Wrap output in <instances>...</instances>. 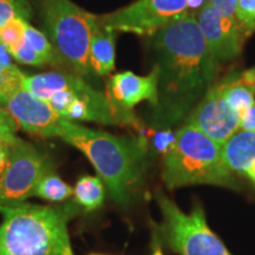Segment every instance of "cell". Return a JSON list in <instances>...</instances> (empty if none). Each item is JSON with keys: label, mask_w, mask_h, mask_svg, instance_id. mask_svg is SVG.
<instances>
[{"label": "cell", "mask_w": 255, "mask_h": 255, "mask_svg": "<svg viewBox=\"0 0 255 255\" xmlns=\"http://www.w3.org/2000/svg\"><path fill=\"white\" fill-rule=\"evenodd\" d=\"M151 46L158 72V103L177 117L214 85L220 63L201 33L195 13L190 12L156 32Z\"/></svg>", "instance_id": "obj_1"}, {"label": "cell", "mask_w": 255, "mask_h": 255, "mask_svg": "<svg viewBox=\"0 0 255 255\" xmlns=\"http://www.w3.org/2000/svg\"><path fill=\"white\" fill-rule=\"evenodd\" d=\"M60 138L79 149L107 184L111 199L127 205L144 170L146 143L139 137L115 136L64 120Z\"/></svg>", "instance_id": "obj_2"}, {"label": "cell", "mask_w": 255, "mask_h": 255, "mask_svg": "<svg viewBox=\"0 0 255 255\" xmlns=\"http://www.w3.org/2000/svg\"><path fill=\"white\" fill-rule=\"evenodd\" d=\"M0 255H75L68 232L75 206L23 202L0 207Z\"/></svg>", "instance_id": "obj_3"}, {"label": "cell", "mask_w": 255, "mask_h": 255, "mask_svg": "<svg viewBox=\"0 0 255 255\" xmlns=\"http://www.w3.org/2000/svg\"><path fill=\"white\" fill-rule=\"evenodd\" d=\"M23 88L47 102L65 120L109 126L137 123L132 114L120 111L108 95L91 87L78 75L60 72L25 75Z\"/></svg>", "instance_id": "obj_4"}, {"label": "cell", "mask_w": 255, "mask_h": 255, "mask_svg": "<svg viewBox=\"0 0 255 255\" xmlns=\"http://www.w3.org/2000/svg\"><path fill=\"white\" fill-rule=\"evenodd\" d=\"M162 177L169 189L194 184L235 187L221 145L190 123L178 130L165 154Z\"/></svg>", "instance_id": "obj_5"}, {"label": "cell", "mask_w": 255, "mask_h": 255, "mask_svg": "<svg viewBox=\"0 0 255 255\" xmlns=\"http://www.w3.org/2000/svg\"><path fill=\"white\" fill-rule=\"evenodd\" d=\"M41 18L57 53L81 77H91L89 50L97 15L71 0H39Z\"/></svg>", "instance_id": "obj_6"}, {"label": "cell", "mask_w": 255, "mask_h": 255, "mask_svg": "<svg viewBox=\"0 0 255 255\" xmlns=\"http://www.w3.org/2000/svg\"><path fill=\"white\" fill-rule=\"evenodd\" d=\"M156 200L163 214L165 237L175 252L181 255H232L210 231L200 206L186 214L162 193H157Z\"/></svg>", "instance_id": "obj_7"}, {"label": "cell", "mask_w": 255, "mask_h": 255, "mask_svg": "<svg viewBox=\"0 0 255 255\" xmlns=\"http://www.w3.org/2000/svg\"><path fill=\"white\" fill-rule=\"evenodd\" d=\"M188 13V0H136L97 17L101 26L114 31L152 37L156 32Z\"/></svg>", "instance_id": "obj_8"}, {"label": "cell", "mask_w": 255, "mask_h": 255, "mask_svg": "<svg viewBox=\"0 0 255 255\" xmlns=\"http://www.w3.org/2000/svg\"><path fill=\"white\" fill-rule=\"evenodd\" d=\"M47 173V161L32 144L20 139L9 146V159L0 176V207L25 202L34 195L37 183Z\"/></svg>", "instance_id": "obj_9"}, {"label": "cell", "mask_w": 255, "mask_h": 255, "mask_svg": "<svg viewBox=\"0 0 255 255\" xmlns=\"http://www.w3.org/2000/svg\"><path fill=\"white\" fill-rule=\"evenodd\" d=\"M241 114L226 102L219 84L213 85L188 119L209 138L222 145L240 128Z\"/></svg>", "instance_id": "obj_10"}, {"label": "cell", "mask_w": 255, "mask_h": 255, "mask_svg": "<svg viewBox=\"0 0 255 255\" xmlns=\"http://www.w3.org/2000/svg\"><path fill=\"white\" fill-rule=\"evenodd\" d=\"M5 109L24 131L41 137H59L64 120L47 102L20 88L7 96Z\"/></svg>", "instance_id": "obj_11"}, {"label": "cell", "mask_w": 255, "mask_h": 255, "mask_svg": "<svg viewBox=\"0 0 255 255\" xmlns=\"http://www.w3.org/2000/svg\"><path fill=\"white\" fill-rule=\"evenodd\" d=\"M195 15L201 33L215 59L226 63L238 58L244 34L237 19L220 14L210 2L203 5Z\"/></svg>", "instance_id": "obj_12"}, {"label": "cell", "mask_w": 255, "mask_h": 255, "mask_svg": "<svg viewBox=\"0 0 255 255\" xmlns=\"http://www.w3.org/2000/svg\"><path fill=\"white\" fill-rule=\"evenodd\" d=\"M108 97L120 111L131 114L133 107L143 101L158 104V72L152 69L148 76H138L131 71L119 72L108 82Z\"/></svg>", "instance_id": "obj_13"}, {"label": "cell", "mask_w": 255, "mask_h": 255, "mask_svg": "<svg viewBox=\"0 0 255 255\" xmlns=\"http://www.w3.org/2000/svg\"><path fill=\"white\" fill-rule=\"evenodd\" d=\"M116 31L96 24L92 32L90 50H89V62L91 71L96 76H108L114 71L116 63Z\"/></svg>", "instance_id": "obj_14"}, {"label": "cell", "mask_w": 255, "mask_h": 255, "mask_svg": "<svg viewBox=\"0 0 255 255\" xmlns=\"http://www.w3.org/2000/svg\"><path fill=\"white\" fill-rule=\"evenodd\" d=\"M221 150L229 170L246 175L255 162V132L239 129L223 143Z\"/></svg>", "instance_id": "obj_15"}, {"label": "cell", "mask_w": 255, "mask_h": 255, "mask_svg": "<svg viewBox=\"0 0 255 255\" xmlns=\"http://www.w3.org/2000/svg\"><path fill=\"white\" fill-rule=\"evenodd\" d=\"M219 85L223 98L239 114L255 104V69L229 75Z\"/></svg>", "instance_id": "obj_16"}, {"label": "cell", "mask_w": 255, "mask_h": 255, "mask_svg": "<svg viewBox=\"0 0 255 255\" xmlns=\"http://www.w3.org/2000/svg\"><path fill=\"white\" fill-rule=\"evenodd\" d=\"M73 194L79 205L87 210H95L104 202L105 189L100 177L83 176L76 184Z\"/></svg>", "instance_id": "obj_17"}, {"label": "cell", "mask_w": 255, "mask_h": 255, "mask_svg": "<svg viewBox=\"0 0 255 255\" xmlns=\"http://www.w3.org/2000/svg\"><path fill=\"white\" fill-rule=\"evenodd\" d=\"M73 194V189L69 184L63 182L57 175L47 173L43 175L34 189V195L51 202H62L68 200Z\"/></svg>", "instance_id": "obj_18"}, {"label": "cell", "mask_w": 255, "mask_h": 255, "mask_svg": "<svg viewBox=\"0 0 255 255\" xmlns=\"http://www.w3.org/2000/svg\"><path fill=\"white\" fill-rule=\"evenodd\" d=\"M25 38L45 64H57L60 62L59 55L56 52L55 47L45 34L28 24L27 21L25 24Z\"/></svg>", "instance_id": "obj_19"}, {"label": "cell", "mask_w": 255, "mask_h": 255, "mask_svg": "<svg viewBox=\"0 0 255 255\" xmlns=\"http://www.w3.org/2000/svg\"><path fill=\"white\" fill-rule=\"evenodd\" d=\"M30 17L31 7L27 0H0V28L13 19L28 20Z\"/></svg>", "instance_id": "obj_20"}, {"label": "cell", "mask_w": 255, "mask_h": 255, "mask_svg": "<svg viewBox=\"0 0 255 255\" xmlns=\"http://www.w3.org/2000/svg\"><path fill=\"white\" fill-rule=\"evenodd\" d=\"M27 20L17 18L0 28V41L8 51L15 49L25 40V24Z\"/></svg>", "instance_id": "obj_21"}, {"label": "cell", "mask_w": 255, "mask_h": 255, "mask_svg": "<svg viewBox=\"0 0 255 255\" xmlns=\"http://www.w3.org/2000/svg\"><path fill=\"white\" fill-rule=\"evenodd\" d=\"M235 18L244 37L255 32V0H238Z\"/></svg>", "instance_id": "obj_22"}, {"label": "cell", "mask_w": 255, "mask_h": 255, "mask_svg": "<svg viewBox=\"0 0 255 255\" xmlns=\"http://www.w3.org/2000/svg\"><path fill=\"white\" fill-rule=\"evenodd\" d=\"M11 56L17 60L18 63L25 64V65H32V66H43L45 62L40 58L39 55L33 50L30 44L27 43L26 38L23 43L18 47L9 51Z\"/></svg>", "instance_id": "obj_23"}, {"label": "cell", "mask_w": 255, "mask_h": 255, "mask_svg": "<svg viewBox=\"0 0 255 255\" xmlns=\"http://www.w3.org/2000/svg\"><path fill=\"white\" fill-rule=\"evenodd\" d=\"M24 72H11L0 64V90L7 97L12 92L23 88Z\"/></svg>", "instance_id": "obj_24"}, {"label": "cell", "mask_w": 255, "mask_h": 255, "mask_svg": "<svg viewBox=\"0 0 255 255\" xmlns=\"http://www.w3.org/2000/svg\"><path fill=\"white\" fill-rule=\"evenodd\" d=\"M17 129L18 124L15 123L11 115L8 114L7 116L0 117V143L7 146H12L20 141V138L15 136Z\"/></svg>", "instance_id": "obj_25"}, {"label": "cell", "mask_w": 255, "mask_h": 255, "mask_svg": "<svg viewBox=\"0 0 255 255\" xmlns=\"http://www.w3.org/2000/svg\"><path fill=\"white\" fill-rule=\"evenodd\" d=\"M210 4L214 6L220 14L228 18H235L238 0H210Z\"/></svg>", "instance_id": "obj_26"}, {"label": "cell", "mask_w": 255, "mask_h": 255, "mask_svg": "<svg viewBox=\"0 0 255 255\" xmlns=\"http://www.w3.org/2000/svg\"><path fill=\"white\" fill-rule=\"evenodd\" d=\"M239 129L255 132V104L241 114L240 128Z\"/></svg>", "instance_id": "obj_27"}, {"label": "cell", "mask_w": 255, "mask_h": 255, "mask_svg": "<svg viewBox=\"0 0 255 255\" xmlns=\"http://www.w3.org/2000/svg\"><path fill=\"white\" fill-rule=\"evenodd\" d=\"M12 58H13V57L11 56V53H9L7 47L0 41V64H1L6 70H8V71L11 72H17V73L21 72L20 70L18 69V66L14 65Z\"/></svg>", "instance_id": "obj_28"}, {"label": "cell", "mask_w": 255, "mask_h": 255, "mask_svg": "<svg viewBox=\"0 0 255 255\" xmlns=\"http://www.w3.org/2000/svg\"><path fill=\"white\" fill-rule=\"evenodd\" d=\"M9 159V146L0 143V176L5 171Z\"/></svg>", "instance_id": "obj_29"}, {"label": "cell", "mask_w": 255, "mask_h": 255, "mask_svg": "<svg viewBox=\"0 0 255 255\" xmlns=\"http://www.w3.org/2000/svg\"><path fill=\"white\" fill-rule=\"evenodd\" d=\"M246 175L255 183V162L251 165L250 169H248V171H247Z\"/></svg>", "instance_id": "obj_30"}, {"label": "cell", "mask_w": 255, "mask_h": 255, "mask_svg": "<svg viewBox=\"0 0 255 255\" xmlns=\"http://www.w3.org/2000/svg\"><path fill=\"white\" fill-rule=\"evenodd\" d=\"M6 103H7V97L4 92L0 90V108H5Z\"/></svg>", "instance_id": "obj_31"}, {"label": "cell", "mask_w": 255, "mask_h": 255, "mask_svg": "<svg viewBox=\"0 0 255 255\" xmlns=\"http://www.w3.org/2000/svg\"><path fill=\"white\" fill-rule=\"evenodd\" d=\"M8 115V111L6 109H2V108H0V117H4V116H7Z\"/></svg>", "instance_id": "obj_32"}, {"label": "cell", "mask_w": 255, "mask_h": 255, "mask_svg": "<svg viewBox=\"0 0 255 255\" xmlns=\"http://www.w3.org/2000/svg\"><path fill=\"white\" fill-rule=\"evenodd\" d=\"M91 255H101V254H91Z\"/></svg>", "instance_id": "obj_33"}]
</instances>
